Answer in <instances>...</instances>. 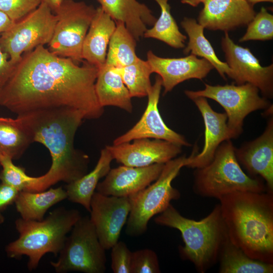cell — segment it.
I'll return each instance as SVG.
<instances>
[{
	"mask_svg": "<svg viewBox=\"0 0 273 273\" xmlns=\"http://www.w3.org/2000/svg\"><path fill=\"white\" fill-rule=\"evenodd\" d=\"M204 85L203 89L186 90L184 93L190 99L202 97L220 104L227 116V125L231 139H236L242 133L244 121L248 115L257 110L266 111L272 108L270 101L260 96L258 88L251 83Z\"/></svg>",
	"mask_w": 273,
	"mask_h": 273,
	"instance_id": "cell-9",
	"label": "cell"
},
{
	"mask_svg": "<svg viewBox=\"0 0 273 273\" xmlns=\"http://www.w3.org/2000/svg\"><path fill=\"white\" fill-rule=\"evenodd\" d=\"M147 58L152 72L157 73L161 78L164 95L185 80H202L214 68L207 60L191 54L181 58H163L150 50Z\"/></svg>",
	"mask_w": 273,
	"mask_h": 273,
	"instance_id": "cell-17",
	"label": "cell"
},
{
	"mask_svg": "<svg viewBox=\"0 0 273 273\" xmlns=\"http://www.w3.org/2000/svg\"><path fill=\"white\" fill-rule=\"evenodd\" d=\"M81 217L78 210L61 206L41 220L18 218L15 224L19 236L7 246L8 256L16 259L27 256L28 269H35L46 254H59L67 234Z\"/></svg>",
	"mask_w": 273,
	"mask_h": 273,
	"instance_id": "cell-5",
	"label": "cell"
},
{
	"mask_svg": "<svg viewBox=\"0 0 273 273\" xmlns=\"http://www.w3.org/2000/svg\"><path fill=\"white\" fill-rule=\"evenodd\" d=\"M158 258L152 250L144 249L132 252L130 273H159Z\"/></svg>",
	"mask_w": 273,
	"mask_h": 273,
	"instance_id": "cell-34",
	"label": "cell"
},
{
	"mask_svg": "<svg viewBox=\"0 0 273 273\" xmlns=\"http://www.w3.org/2000/svg\"><path fill=\"white\" fill-rule=\"evenodd\" d=\"M113 160L112 155L106 147L102 149L93 170L65 186L67 199L73 203L80 204L90 212L92 196L100 180L105 177L110 170Z\"/></svg>",
	"mask_w": 273,
	"mask_h": 273,
	"instance_id": "cell-24",
	"label": "cell"
},
{
	"mask_svg": "<svg viewBox=\"0 0 273 273\" xmlns=\"http://www.w3.org/2000/svg\"><path fill=\"white\" fill-rule=\"evenodd\" d=\"M116 69L131 98L147 97L152 85L150 75L153 72L147 60L139 58L128 66Z\"/></svg>",
	"mask_w": 273,
	"mask_h": 273,
	"instance_id": "cell-31",
	"label": "cell"
},
{
	"mask_svg": "<svg viewBox=\"0 0 273 273\" xmlns=\"http://www.w3.org/2000/svg\"><path fill=\"white\" fill-rule=\"evenodd\" d=\"M96 9L83 1L62 0L54 11L57 20L49 43V51L75 62L82 61L83 40Z\"/></svg>",
	"mask_w": 273,
	"mask_h": 273,
	"instance_id": "cell-10",
	"label": "cell"
},
{
	"mask_svg": "<svg viewBox=\"0 0 273 273\" xmlns=\"http://www.w3.org/2000/svg\"><path fill=\"white\" fill-rule=\"evenodd\" d=\"M226 63L234 73L236 84L249 83L257 87L263 97L273 98V64L262 66L246 48L236 44L228 32L221 38Z\"/></svg>",
	"mask_w": 273,
	"mask_h": 273,
	"instance_id": "cell-12",
	"label": "cell"
},
{
	"mask_svg": "<svg viewBox=\"0 0 273 273\" xmlns=\"http://www.w3.org/2000/svg\"><path fill=\"white\" fill-rule=\"evenodd\" d=\"M12 160L10 156L0 154V164L2 167L0 179L2 183L19 191H24L33 181L35 177L28 175L25 169L15 165Z\"/></svg>",
	"mask_w": 273,
	"mask_h": 273,
	"instance_id": "cell-33",
	"label": "cell"
},
{
	"mask_svg": "<svg viewBox=\"0 0 273 273\" xmlns=\"http://www.w3.org/2000/svg\"><path fill=\"white\" fill-rule=\"evenodd\" d=\"M131 209L128 197L106 196L95 192L90 201V219L105 250L118 241Z\"/></svg>",
	"mask_w": 273,
	"mask_h": 273,
	"instance_id": "cell-13",
	"label": "cell"
},
{
	"mask_svg": "<svg viewBox=\"0 0 273 273\" xmlns=\"http://www.w3.org/2000/svg\"><path fill=\"white\" fill-rule=\"evenodd\" d=\"M218 260L220 273L273 272V263L250 258L234 245L229 236L221 250Z\"/></svg>",
	"mask_w": 273,
	"mask_h": 273,
	"instance_id": "cell-27",
	"label": "cell"
},
{
	"mask_svg": "<svg viewBox=\"0 0 273 273\" xmlns=\"http://www.w3.org/2000/svg\"><path fill=\"white\" fill-rule=\"evenodd\" d=\"M186 157L185 155L176 157L165 163L156 180L128 197L131 209L126 222L127 235L136 237L145 233L149 220L164 211L172 200L180 198L179 192L171 183L185 167Z\"/></svg>",
	"mask_w": 273,
	"mask_h": 273,
	"instance_id": "cell-7",
	"label": "cell"
},
{
	"mask_svg": "<svg viewBox=\"0 0 273 273\" xmlns=\"http://www.w3.org/2000/svg\"><path fill=\"white\" fill-rule=\"evenodd\" d=\"M198 17L204 29L225 32L247 25L256 12L247 0H207Z\"/></svg>",
	"mask_w": 273,
	"mask_h": 273,
	"instance_id": "cell-18",
	"label": "cell"
},
{
	"mask_svg": "<svg viewBox=\"0 0 273 273\" xmlns=\"http://www.w3.org/2000/svg\"><path fill=\"white\" fill-rule=\"evenodd\" d=\"M116 28L108 44L105 64L115 68L128 66L139 58L135 53L134 37L122 22H115Z\"/></svg>",
	"mask_w": 273,
	"mask_h": 273,
	"instance_id": "cell-28",
	"label": "cell"
},
{
	"mask_svg": "<svg viewBox=\"0 0 273 273\" xmlns=\"http://www.w3.org/2000/svg\"><path fill=\"white\" fill-rule=\"evenodd\" d=\"M52 12L42 2L35 10L0 35V48L8 55L12 64L18 63L23 53L49 43L57 20Z\"/></svg>",
	"mask_w": 273,
	"mask_h": 273,
	"instance_id": "cell-11",
	"label": "cell"
},
{
	"mask_svg": "<svg viewBox=\"0 0 273 273\" xmlns=\"http://www.w3.org/2000/svg\"><path fill=\"white\" fill-rule=\"evenodd\" d=\"M219 200L231 241L250 258L273 263V193L236 192Z\"/></svg>",
	"mask_w": 273,
	"mask_h": 273,
	"instance_id": "cell-3",
	"label": "cell"
},
{
	"mask_svg": "<svg viewBox=\"0 0 273 273\" xmlns=\"http://www.w3.org/2000/svg\"><path fill=\"white\" fill-rule=\"evenodd\" d=\"M99 68L78 66L43 46L25 53L0 94V105L16 114L50 108L69 107L85 119L100 118L104 108L95 92Z\"/></svg>",
	"mask_w": 273,
	"mask_h": 273,
	"instance_id": "cell-1",
	"label": "cell"
},
{
	"mask_svg": "<svg viewBox=\"0 0 273 273\" xmlns=\"http://www.w3.org/2000/svg\"><path fill=\"white\" fill-rule=\"evenodd\" d=\"M14 22L0 11V35L9 29Z\"/></svg>",
	"mask_w": 273,
	"mask_h": 273,
	"instance_id": "cell-39",
	"label": "cell"
},
{
	"mask_svg": "<svg viewBox=\"0 0 273 273\" xmlns=\"http://www.w3.org/2000/svg\"><path fill=\"white\" fill-rule=\"evenodd\" d=\"M250 4L252 5L260 3V2H270L272 3L273 0H247Z\"/></svg>",
	"mask_w": 273,
	"mask_h": 273,
	"instance_id": "cell-42",
	"label": "cell"
},
{
	"mask_svg": "<svg viewBox=\"0 0 273 273\" xmlns=\"http://www.w3.org/2000/svg\"><path fill=\"white\" fill-rule=\"evenodd\" d=\"M207 0H181L182 4H187L192 7H196L200 3H204Z\"/></svg>",
	"mask_w": 273,
	"mask_h": 273,
	"instance_id": "cell-41",
	"label": "cell"
},
{
	"mask_svg": "<svg viewBox=\"0 0 273 273\" xmlns=\"http://www.w3.org/2000/svg\"><path fill=\"white\" fill-rule=\"evenodd\" d=\"M161 10L160 15L152 27L147 29L143 37L162 41L175 49L183 48L187 37L179 31L170 12L169 0H154Z\"/></svg>",
	"mask_w": 273,
	"mask_h": 273,
	"instance_id": "cell-29",
	"label": "cell"
},
{
	"mask_svg": "<svg viewBox=\"0 0 273 273\" xmlns=\"http://www.w3.org/2000/svg\"><path fill=\"white\" fill-rule=\"evenodd\" d=\"M41 0H0V11L16 22L35 10Z\"/></svg>",
	"mask_w": 273,
	"mask_h": 273,
	"instance_id": "cell-35",
	"label": "cell"
},
{
	"mask_svg": "<svg viewBox=\"0 0 273 273\" xmlns=\"http://www.w3.org/2000/svg\"><path fill=\"white\" fill-rule=\"evenodd\" d=\"M115 28V22L100 7L97 8L83 40L82 59L98 68L104 65L107 47Z\"/></svg>",
	"mask_w": 273,
	"mask_h": 273,
	"instance_id": "cell-22",
	"label": "cell"
},
{
	"mask_svg": "<svg viewBox=\"0 0 273 273\" xmlns=\"http://www.w3.org/2000/svg\"><path fill=\"white\" fill-rule=\"evenodd\" d=\"M8 58V55L0 48V94L12 74L16 66L12 64Z\"/></svg>",
	"mask_w": 273,
	"mask_h": 273,
	"instance_id": "cell-37",
	"label": "cell"
},
{
	"mask_svg": "<svg viewBox=\"0 0 273 273\" xmlns=\"http://www.w3.org/2000/svg\"><path fill=\"white\" fill-rule=\"evenodd\" d=\"M187 33L189 41L184 50L185 54L194 55L207 60L215 68L220 76L226 80L227 75L234 79V73L226 62H222L217 57L214 50L204 34V27L195 19L185 17L180 23Z\"/></svg>",
	"mask_w": 273,
	"mask_h": 273,
	"instance_id": "cell-26",
	"label": "cell"
},
{
	"mask_svg": "<svg viewBox=\"0 0 273 273\" xmlns=\"http://www.w3.org/2000/svg\"><path fill=\"white\" fill-rule=\"evenodd\" d=\"M31 143L19 118L0 117V154L17 159Z\"/></svg>",
	"mask_w": 273,
	"mask_h": 273,
	"instance_id": "cell-30",
	"label": "cell"
},
{
	"mask_svg": "<svg viewBox=\"0 0 273 273\" xmlns=\"http://www.w3.org/2000/svg\"><path fill=\"white\" fill-rule=\"evenodd\" d=\"M197 106L203 119L205 133L202 151L196 154L195 150L186 157L185 166L191 168L204 167L213 160L215 152L223 141L231 140L227 125L225 113L215 111L207 98L198 97L191 99Z\"/></svg>",
	"mask_w": 273,
	"mask_h": 273,
	"instance_id": "cell-19",
	"label": "cell"
},
{
	"mask_svg": "<svg viewBox=\"0 0 273 273\" xmlns=\"http://www.w3.org/2000/svg\"><path fill=\"white\" fill-rule=\"evenodd\" d=\"M162 87L161 78L157 75L147 95V105L141 119L129 130L116 138L113 145L147 138L165 140L181 147L191 146L184 136L166 125L160 114L158 106Z\"/></svg>",
	"mask_w": 273,
	"mask_h": 273,
	"instance_id": "cell-14",
	"label": "cell"
},
{
	"mask_svg": "<svg viewBox=\"0 0 273 273\" xmlns=\"http://www.w3.org/2000/svg\"><path fill=\"white\" fill-rule=\"evenodd\" d=\"M164 164L157 163L146 167L123 165L110 169L105 179L98 184L97 192L106 196L129 197L156 180Z\"/></svg>",
	"mask_w": 273,
	"mask_h": 273,
	"instance_id": "cell-20",
	"label": "cell"
},
{
	"mask_svg": "<svg viewBox=\"0 0 273 273\" xmlns=\"http://www.w3.org/2000/svg\"><path fill=\"white\" fill-rule=\"evenodd\" d=\"M236 159L251 177L261 178L267 191L273 193V116H269L263 132L255 139L235 147Z\"/></svg>",
	"mask_w": 273,
	"mask_h": 273,
	"instance_id": "cell-16",
	"label": "cell"
},
{
	"mask_svg": "<svg viewBox=\"0 0 273 273\" xmlns=\"http://www.w3.org/2000/svg\"><path fill=\"white\" fill-rule=\"evenodd\" d=\"M113 159L122 165L146 167L165 164L181 152V146L158 139H139L130 142L106 146Z\"/></svg>",
	"mask_w": 273,
	"mask_h": 273,
	"instance_id": "cell-15",
	"label": "cell"
},
{
	"mask_svg": "<svg viewBox=\"0 0 273 273\" xmlns=\"http://www.w3.org/2000/svg\"><path fill=\"white\" fill-rule=\"evenodd\" d=\"M42 2L46 3L54 12L60 5L62 0H41Z\"/></svg>",
	"mask_w": 273,
	"mask_h": 273,
	"instance_id": "cell-40",
	"label": "cell"
},
{
	"mask_svg": "<svg viewBox=\"0 0 273 273\" xmlns=\"http://www.w3.org/2000/svg\"><path fill=\"white\" fill-rule=\"evenodd\" d=\"M111 249V267L113 272L130 273L132 252L122 241H118Z\"/></svg>",
	"mask_w": 273,
	"mask_h": 273,
	"instance_id": "cell-36",
	"label": "cell"
},
{
	"mask_svg": "<svg viewBox=\"0 0 273 273\" xmlns=\"http://www.w3.org/2000/svg\"><path fill=\"white\" fill-rule=\"evenodd\" d=\"M4 220V217H0V223H2L3 222Z\"/></svg>",
	"mask_w": 273,
	"mask_h": 273,
	"instance_id": "cell-43",
	"label": "cell"
},
{
	"mask_svg": "<svg viewBox=\"0 0 273 273\" xmlns=\"http://www.w3.org/2000/svg\"><path fill=\"white\" fill-rule=\"evenodd\" d=\"M19 192L13 187L2 183L0 184V216H3V210L14 203Z\"/></svg>",
	"mask_w": 273,
	"mask_h": 273,
	"instance_id": "cell-38",
	"label": "cell"
},
{
	"mask_svg": "<svg viewBox=\"0 0 273 273\" xmlns=\"http://www.w3.org/2000/svg\"><path fill=\"white\" fill-rule=\"evenodd\" d=\"M246 33L239 41L267 40L273 38V15L262 7L247 25Z\"/></svg>",
	"mask_w": 273,
	"mask_h": 273,
	"instance_id": "cell-32",
	"label": "cell"
},
{
	"mask_svg": "<svg viewBox=\"0 0 273 273\" xmlns=\"http://www.w3.org/2000/svg\"><path fill=\"white\" fill-rule=\"evenodd\" d=\"M231 140L217 148L212 161L194 172L193 191L203 197L220 199L236 192L267 191L263 180L247 175L238 163Z\"/></svg>",
	"mask_w": 273,
	"mask_h": 273,
	"instance_id": "cell-6",
	"label": "cell"
},
{
	"mask_svg": "<svg viewBox=\"0 0 273 273\" xmlns=\"http://www.w3.org/2000/svg\"><path fill=\"white\" fill-rule=\"evenodd\" d=\"M96 1L115 22L123 23L136 41L157 20L149 7L137 0Z\"/></svg>",
	"mask_w": 273,
	"mask_h": 273,
	"instance_id": "cell-21",
	"label": "cell"
},
{
	"mask_svg": "<svg viewBox=\"0 0 273 273\" xmlns=\"http://www.w3.org/2000/svg\"><path fill=\"white\" fill-rule=\"evenodd\" d=\"M159 214L154 219L156 224L180 232L184 246L179 247L180 255L193 263L198 272H206L218 261L228 237L219 204L198 221L184 217L171 204Z\"/></svg>",
	"mask_w": 273,
	"mask_h": 273,
	"instance_id": "cell-4",
	"label": "cell"
},
{
	"mask_svg": "<svg viewBox=\"0 0 273 273\" xmlns=\"http://www.w3.org/2000/svg\"><path fill=\"white\" fill-rule=\"evenodd\" d=\"M32 142L43 145L49 151L52 165L47 173L35 177L25 191L40 192L58 182L67 184L87 173L88 157L75 150L74 139L84 115L69 107L37 109L17 115Z\"/></svg>",
	"mask_w": 273,
	"mask_h": 273,
	"instance_id": "cell-2",
	"label": "cell"
},
{
	"mask_svg": "<svg viewBox=\"0 0 273 273\" xmlns=\"http://www.w3.org/2000/svg\"><path fill=\"white\" fill-rule=\"evenodd\" d=\"M66 199V191L60 187L40 192L19 191L14 203L21 218L41 220L51 207Z\"/></svg>",
	"mask_w": 273,
	"mask_h": 273,
	"instance_id": "cell-25",
	"label": "cell"
},
{
	"mask_svg": "<svg viewBox=\"0 0 273 273\" xmlns=\"http://www.w3.org/2000/svg\"><path fill=\"white\" fill-rule=\"evenodd\" d=\"M95 92L100 105L114 106L131 113V97L115 67L104 65L99 68Z\"/></svg>",
	"mask_w": 273,
	"mask_h": 273,
	"instance_id": "cell-23",
	"label": "cell"
},
{
	"mask_svg": "<svg viewBox=\"0 0 273 273\" xmlns=\"http://www.w3.org/2000/svg\"><path fill=\"white\" fill-rule=\"evenodd\" d=\"M70 232L59 254L58 260L50 262L55 272H105L106 250L99 240L89 217L81 216Z\"/></svg>",
	"mask_w": 273,
	"mask_h": 273,
	"instance_id": "cell-8",
	"label": "cell"
}]
</instances>
